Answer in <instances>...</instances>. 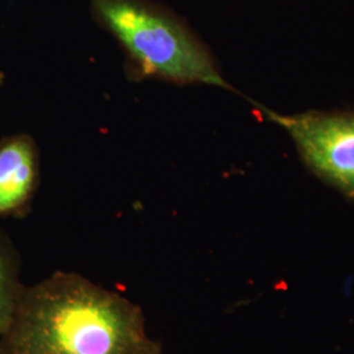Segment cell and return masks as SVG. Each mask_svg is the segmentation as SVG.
<instances>
[{
  "mask_svg": "<svg viewBox=\"0 0 354 354\" xmlns=\"http://www.w3.org/2000/svg\"><path fill=\"white\" fill-rule=\"evenodd\" d=\"M133 354H163V351H162L160 344L149 340L142 348H140L137 352H134Z\"/></svg>",
  "mask_w": 354,
  "mask_h": 354,
  "instance_id": "obj_6",
  "label": "cell"
},
{
  "mask_svg": "<svg viewBox=\"0 0 354 354\" xmlns=\"http://www.w3.org/2000/svg\"><path fill=\"white\" fill-rule=\"evenodd\" d=\"M256 109L288 133L314 176L354 200V111L281 114L261 104Z\"/></svg>",
  "mask_w": 354,
  "mask_h": 354,
  "instance_id": "obj_3",
  "label": "cell"
},
{
  "mask_svg": "<svg viewBox=\"0 0 354 354\" xmlns=\"http://www.w3.org/2000/svg\"><path fill=\"white\" fill-rule=\"evenodd\" d=\"M24 286L20 282V254L0 228V337L11 326Z\"/></svg>",
  "mask_w": 354,
  "mask_h": 354,
  "instance_id": "obj_5",
  "label": "cell"
},
{
  "mask_svg": "<svg viewBox=\"0 0 354 354\" xmlns=\"http://www.w3.org/2000/svg\"><path fill=\"white\" fill-rule=\"evenodd\" d=\"M99 24L127 53L131 79L203 84L239 93L213 53L181 17L150 0H91Z\"/></svg>",
  "mask_w": 354,
  "mask_h": 354,
  "instance_id": "obj_2",
  "label": "cell"
},
{
  "mask_svg": "<svg viewBox=\"0 0 354 354\" xmlns=\"http://www.w3.org/2000/svg\"><path fill=\"white\" fill-rule=\"evenodd\" d=\"M150 339L140 306L77 273L24 286L0 354H133Z\"/></svg>",
  "mask_w": 354,
  "mask_h": 354,
  "instance_id": "obj_1",
  "label": "cell"
},
{
  "mask_svg": "<svg viewBox=\"0 0 354 354\" xmlns=\"http://www.w3.org/2000/svg\"><path fill=\"white\" fill-rule=\"evenodd\" d=\"M39 183V152L28 134L0 140V218L21 216Z\"/></svg>",
  "mask_w": 354,
  "mask_h": 354,
  "instance_id": "obj_4",
  "label": "cell"
}]
</instances>
